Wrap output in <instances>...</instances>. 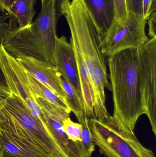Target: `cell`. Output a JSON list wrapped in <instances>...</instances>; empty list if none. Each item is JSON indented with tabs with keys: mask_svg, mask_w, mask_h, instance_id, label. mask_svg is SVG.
Wrapping results in <instances>:
<instances>
[{
	"mask_svg": "<svg viewBox=\"0 0 156 157\" xmlns=\"http://www.w3.org/2000/svg\"><path fill=\"white\" fill-rule=\"evenodd\" d=\"M63 128L70 140L75 142L81 141L82 125L79 123L74 122L69 117L63 121Z\"/></svg>",
	"mask_w": 156,
	"mask_h": 157,
	"instance_id": "obj_16",
	"label": "cell"
},
{
	"mask_svg": "<svg viewBox=\"0 0 156 157\" xmlns=\"http://www.w3.org/2000/svg\"><path fill=\"white\" fill-rule=\"evenodd\" d=\"M27 75L28 79V86L34 97L42 98L63 109L67 112L71 113V112L67 105L62 99L51 91L47 87L34 78L27 71Z\"/></svg>",
	"mask_w": 156,
	"mask_h": 157,
	"instance_id": "obj_13",
	"label": "cell"
},
{
	"mask_svg": "<svg viewBox=\"0 0 156 157\" xmlns=\"http://www.w3.org/2000/svg\"><path fill=\"white\" fill-rule=\"evenodd\" d=\"M115 17L114 19L120 23H124L127 20L128 11L126 0H114Z\"/></svg>",
	"mask_w": 156,
	"mask_h": 157,
	"instance_id": "obj_17",
	"label": "cell"
},
{
	"mask_svg": "<svg viewBox=\"0 0 156 157\" xmlns=\"http://www.w3.org/2000/svg\"><path fill=\"white\" fill-rule=\"evenodd\" d=\"M95 146L107 157H155L154 152L141 144L135 133L120 129L109 116L102 121L89 119Z\"/></svg>",
	"mask_w": 156,
	"mask_h": 157,
	"instance_id": "obj_3",
	"label": "cell"
},
{
	"mask_svg": "<svg viewBox=\"0 0 156 157\" xmlns=\"http://www.w3.org/2000/svg\"><path fill=\"white\" fill-rule=\"evenodd\" d=\"M148 25V35L150 38H156V13L155 11L150 14L147 20Z\"/></svg>",
	"mask_w": 156,
	"mask_h": 157,
	"instance_id": "obj_20",
	"label": "cell"
},
{
	"mask_svg": "<svg viewBox=\"0 0 156 157\" xmlns=\"http://www.w3.org/2000/svg\"><path fill=\"white\" fill-rule=\"evenodd\" d=\"M0 94L8 97L11 95V92L7 87L4 76L0 68Z\"/></svg>",
	"mask_w": 156,
	"mask_h": 157,
	"instance_id": "obj_21",
	"label": "cell"
},
{
	"mask_svg": "<svg viewBox=\"0 0 156 157\" xmlns=\"http://www.w3.org/2000/svg\"><path fill=\"white\" fill-rule=\"evenodd\" d=\"M91 16L101 37L115 17L114 0H81Z\"/></svg>",
	"mask_w": 156,
	"mask_h": 157,
	"instance_id": "obj_10",
	"label": "cell"
},
{
	"mask_svg": "<svg viewBox=\"0 0 156 157\" xmlns=\"http://www.w3.org/2000/svg\"><path fill=\"white\" fill-rule=\"evenodd\" d=\"M0 156L2 157H51L40 149L1 131Z\"/></svg>",
	"mask_w": 156,
	"mask_h": 157,
	"instance_id": "obj_11",
	"label": "cell"
},
{
	"mask_svg": "<svg viewBox=\"0 0 156 157\" xmlns=\"http://www.w3.org/2000/svg\"><path fill=\"white\" fill-rule=\"evenodd\" d=\"M35 0H17L7 12L9 17L6 33L14 29L28 26L32 23L35 13Z\"/></svg>",
	"mask_w": 156,
	"mask_h": 157,
	"instance_id": "obj_12",
	"label": "cell"
},
{
	"mask_svg": "<svg viewBox=\"0 0 156 157\" xmlns=\"http://www.w3.org/2000/svg\"><path fill=\"white\" fill-rule=\"evenodd\" d=\"M7 24L4 23L0 20V46L2 44L4 38L7 31Z\"/></svg>",
	"mask_w": 156,
	"mask_h": 157,
	"instance_id": "obj_23",
	"label": "cell"
},
{
	"mask_svg": "<svg viewBox=\"0 0 156 157\" xmlns=\"http://www.w3.org/2000/svg\"><path fill=\"white\" fill-rule=\"evenodd\" d=\"M16 59L27 72L47 87L66 103V94L61 83L62 77L55 66L33 58L22 57Z\"/></svg>",
	"mask_w": 156,
	"mask_h": 157,
	"instance_id": "obj_9",
	"label": "cell"
},
{
	"mask_svg": "<svg viewBox=\"0 0 156 157\" xmlns=\"http://www.w3.org/2000/svg\"><path fill=\"white\" fill-rule=\"evenodd\" d=\"M156 0H143V18L147 20L150 14L156 11Z\"/></svg>",
	"mask_w": 156,
	"mask_h": 157,
	"instance_id": "obj_18",
	"label": "cell"
},
{
	"mask_svg": "<svg viewBox=\"0 0 156 157\" xmlns=\"http://www.w3.org/2000/svg\"><path fill=\"white\" fill-rule=\"evenodd\" d=\"M54 60L57 71L61 77L73 88L80 99L84 110L80 81L73 48L64 36L57 37Z\"/></svg>",
	"mask_w": 156,
	"mask_h": 157,
	"instance_id": "obj_8",
	"label": "cell"
},
{
	"mask_svg": "<svg viewBox=\"0 0 156 157\" xmlns=\"http://www.w3.org/2000/svg\"><path fill=\"white\" fill-rule=\"evenodd\" d=\"M0 110L25 129L49 150L51 156L67 157L48 132L41 121L33 116L26 104L11 94Z\"/></svg>",
	"mask_w": 156,
	"mask_h": 157,
	"instance_id": "obj_6",
	"label": "cell"
},
{
	"mask_svg": "<svg viewBox=\"0 0 156 157\" xmlns=\"http://www.w3.org/2000/svg\"><path fill=\"white\" fill-rule=\"evenodd\" d=\"M62 87L66 96V103L70 110L80 122L85 117H87L80 99L73 88L62 78Z\"/></svg>",
	"mask_w": 156,
	"mask_h": 157,
	"instance_id": "obj_14",
	"label": "cell"
},
{
	"mask_svg": "<svg viewBox=\"0 0 156 157\" xmlns=\"http://www.w3.org/2000/svg\"><path fill=\"white\" fill-rule=\"evenodd\" d=\"M0 133H1V132H0Z\"/></svg>",
	"mask_w": 156,
	"mask_h": 157,
	"instance_id": "obj_27",
	"label": "cell"
},
{
	"mask_svg": "<svg viewBox=\"0 0 156 157\" xmlns=\"http://www.w3.org/2000/svg\"><path fill=\"white\" fill-rule=\"evenodd\" d=\"M138 49H126L108 59L114 103L111 117L120 129L132 133L139 117L145 114Z\"/></svg>",
	"mask_w": 156,
	"mask_h": 157,
	"instance_id": "obj_1",
	"label": "cell"
},
{
	"mask_svg": "<svg viewBox=\"0 0 156 157\" xmlns=\"http://www.w3.org/2000/svg\"><path fill=\"white\" fill-rule=\"evenodd\" d=\"M16 1L17 0H0V10L3 12L5 11L7 12Z\"/></svg>",
	"mask_w": 156,
	"mask_h": 157,
	"instance_id": "obj_22",
	"label": "cell"
},
{
	"mask_svg": "<svg viewBox=\"0 0 156 157\" xmlns=\"http://www.w3.org/2000/svg\"><path fill=\"white\" fill-rule=\"evenodd\" d=\"M0 68L11 94L23 100L33 116L43 124V113L29 89L27 71L16 58L7 53L2 44L0 46Z\"/></svg>",
	"mask_w": 156,
	"mask_h": 157,
	"instance_id": "obj_7",
	"label": "cell"
},
{
	"mask_svg": "<svg viewBox=\"0 0 156 157\" xmlns=\"http://www.w3.org/2000/svg\"><path fill=\"white\" fill-rule=\"evenodd\" d=\"M139 50V74L145 114L156 135V38L149 39Z\"/></svg>",
	"mask_w": 156,
	"mask_h": 157,
	"instance_id": "obj_5",
	"label": "cell"
},
{
	"mask_svg": "<svg viewBox=\"0 0 156 157\" xmlns=\"http://www.w3.org/2000/svg\"><path fill=\"white\" fill-rule=\"evenodd\" d=\"M147 20L141 15L128 12L127 20L120 23L115 19L101 37L100 48L105 56L130 48L139 49L149 40L146 33Z\"/></svg>",
	"mask_w": 156,
	"mask_h": 157,
	"instance_id": "obj_4",
	"label": "cell"
},
{
	"mask_svg": "<svg viewBox=\"0 0 156 157\" xmlns=\"http://www.w3.org/2000/svg\"><path fill=\"white\" fill-rule=\"evenodd\" d=\"M82 125L81 142L86 157H91L95 150V145L93 140L90 129L89 119L85 117L79 122Z\"/></svg>",
	"mask_w": 156,
	"mask_h": 157,
	"instance_id": "obj_15",
	"label": "cell"
},
{
	"mask_svg": "<svg viewBox=\"0 0 156 157\" xmlns=\"http://www.w3.org/2000/svg\"><path fill=\"white\" fill-rule=\"evenodd\" d=\"M59 1L41 0V11L34 23L6 34L2 44L7 53L16 59L33 58L55 66Z\"/></svg>",
	"mask_w": 156,
	"mask_h": 157,
	"instance_id": "obj_2",
	"label": "cell"
},
{
	"mask_svg": "<svg viewBox=\"0 0 156 157\" xmlns=\"http://www.w3.org/2000/svg\"><path fill=\"white\" fill-rule=\"evenodd\" d=\"M51 157H56L51 156Z\"/></svg>",
	"mask_w": 156,
	"mask_h": 157,
	"instance_id": "obj_25",
	"label": "cell"
},
{
	"mask_svg": "<svg viewBox=\"0 0 156 157\" xmlns=\"http://www.w3.org/2000/svg\"><path fill=\"white\" fill-rule=\"evenodd\" d=\"M0 157H2V156H0Z\"/></svg>",
	"mask_w": 156,
	"mask_h": 157,
	"instance_id": "obj_26",
	"label": "cell"
},
{
	"mask_svg": "<svg viewBox=\"0 0 156 157\" xmlns=\"http://www.w3.org/2000/svg\"><path fill=\"white\" fill-rule=\"evenodd\" d=\"M7 97L4 95L0 94V109H2L6 102V99Z\"/></svg>",
	"mask_w": 156,
	"mask_h": 157,
	"instance_id": "obj_24",
	"label": "cell"
},
{
	"mask_svg": "<svg viewBox=\"0 0 156 157\" xmlns=\"http://www.w3.org/2000/svg\"><path fill=\"white\" fill-rule=\"evenodd\" d=\"M126 7L128 12L136 14H143V0H126Z\"/></svg>",
	"mask_w": 156,
	"mask_h": 157,
	"instance_id": "obj_19",
	"label": "cell"
}]
</instances>
